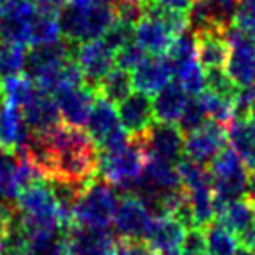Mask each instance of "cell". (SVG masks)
I'll list each match as a JSON object with an SVG mask.
<instances>
[{"instance_id":"obj_1","label":"cell","mask_w":255,"mask_h":255,"mask_svg":"<svg viewBox=\"0 0 255 255\" xmlns=\"http://www.w3.org/2000/svg\"><path fill=\"white\" fill-rule=\"evenodd\" d=\"M23 154L40 171L44 180L70 182L88 185L98 173V147L82 128L58 123L54 126L32 131Z\"/></svg>"},{"instance_id":"obj_2","label":"cell","mask_w":255,"mask_h":255,"mask_svg":"<svg viewBox=\"0 0 255 255\" xmlns=\"http://www.w3.org/2000/svg\"><path fill=\"white\" fill-rule=\"evenodd\" d=\"M60 32L70 44H84L102 39L116 21V11L110 5H95L84 0L65 4L60 11Z\"/></svg>"},{"instance_id":"obj_3","label":"cell","mask_w":255,"mask_h":255,"mask_svg":"<svg viewBox=\"0 0 255 255\" xmlns=\"http://www.w3.org/2000/svg\"><path fill=\"white\" fill-rule=\"evenodd\" d=\"M145 164V152L136 140L129 138L124 147L102 150L98 157V175L121 194H133Z\"/></svg>"},{"instance_id":"obj_4","label":"cell","mask_w":255,"mask_h":255,"mask_svg":"<svg viewBox=\"0 0 255 255\" xmlns=\"http://www.w3.org/2000/svg\"><path fill=\"white\" fill-rule=\"evenodd\" d=\"M119 205V192L105 180H91L79 196L72 212V226L109 229Z\"/></svg>"},{"instance_id":"obj_5","label":"cell","mask_w":255,"mask_h":255,"mask_svg":"<svg viewBox=\"0 0 255 255\" xmlns=\"http://www.w3.org/2000/svg\"><path fill=\"white\" fill-rule=\"evenodd\" d=\"M210 175H212L213 196L217 203V213L219 208L226 203L240 199L248 192V168L241 161L233 147H224L210 163Z\"/></svg>"},{"instance_id":"obj_6","label":"cell","mask_w":255,"mask_h":255,"mask_svg":"<svg viewBox=\"0 0 255 255\" xmlns=\"http://www.w3.org/2000/svg\"><path fill=\"white\" fill-rule=\"evenodd\" d=\"M86 128H88V135L102 150L121 149L129 142V136L121 124L116 105L100 95L96 96L95 107L89 114Z\"/></svg>"},{"instance_id":"obj_7","label":"cell","mask_w":255,"mask_h":255,"mask_svg":"<svg viewBox=\"0 0 255 255\" xmlns=\"http://www.w3.org/2000/svg\"><path fill=\"white\" fill-rule=\"evenodd\" d=\"M229 44L226 74L238 88H247L255 82V42L236 25L224 30Z\"/></svg>"},{"instance_id":"obj_8","label":"cell","mask_w":255,"mask_h":255,"mask_svg":"<svg viewBox=\"0 0 255 255\" xmlns=\"http://www.w3.org/2000/svg\"><path fill=\"white\" fill-rule=\"evenodd\" d=\"M133 140L140 143L145 157H159L173 164L184 159V133L175 124L154 123L143 135L135 136Z\"/></svg>"},{"instance_id":"obj_9","label":"cell","mask_w":255,"mask_h":255,"mask_svg":"<svg viewBox=\"0 0 255 255\" xmlns=\"http://www.w3.org/2000/svg\"><path fill=\"white\" fill-rule=\"evenodd\" d=\"M152 219V210L138 196L123 194L112 224L119 240H145Z\"/></svg>"},{"instance_id":"obj_10","label":"cell","mask_w":255,"mask_h":255,"mask_svg":"<svg viewBox=\"0 0 255 255\" xmlns=\"http://www.w3.org/2000/svg\"><path fill=\"white\" fill-rule=\"evenodd\" d=\"M65 255H117V240L109 229L68 226L63 229Z\"/></svg>"},{"instance_id":"obj_11","label":"cell","mask_w":255,"mask_h":255,"mask_svg":"<svg viewBox=\"0 0 255 255\" xmlns=\"http://www.w3.org/2000/svg\"><path fill=\"white\" fill-rule=\"evenodd\" d=\"M227 126L215 121H206L196 131L184 138V157L205 166L226 147Z\"/></svg>"},{"instance_id":"obj_12","label":"cell","mask_w":255,"mask_h":255,"mask_svg":"<svg viewBox=\"0 0 255 255\" xmlns=\"http://www.w3.org/2000/svg\"><path fill=\"white\" fill-rule=\"evenodd\" d=\"M240 0H194L189 11L192 30H226L236 21Z\"/></svg>"},{"instance_id":"obj_13","label":"cell","mask_w":255,"mask_h":255,"mask_svg":"<svg viewBox=\"0 0 255 255\" xmlns=\"http://www.w3.org/2000/svg\"><path fill=\"white\" fill-rule=\"evenodd\" d=\"M75 61L81 67L84 82L96 89L116 65V53L102 39H96L75 46Z\"/></svg>"},{"instance_id":"obj_14","label":"cell","mask_w":255,"mask_h":255,"mask_svg":"<svg viewBox=\"0 0 255 255\" xmlns=\"http://www.w3.org/2000/svg\"><path fill=\"white\" fill-rule=\"evenodd\" d=\"M35 2L30 0H9L0 11V35L5 42L30 44V30L35 16Z\"/></svg>"},{"instance_id":"obj_15","label":"cell","mask_w":255,"mask_h":255,"mask_svg":"<svg viewBox=\"0 0 255 255\" xmlns=\"http://www.w3.org/2000/svg\"><path fill=\"white\" fill-rule=\"evenodd\" d=\"M53 96L56 98L58 110H60V117L63 119V123L75 128H82L88 123L98 93L91 86L82 84L75 86V88L61 89Z\"/></svg>"},{"instance_id":"obj_16","label":"cell","mask_w":255,"mask_h":255,"mask_svg":"<svg viewBox=\"0 0 255 255\" xmlns=\"http://www.w3.org/2000/svg\"><path fill=\"white\" fill-rule=\"evenodd\" d=\"M117 112H119V119L124 131L128 133L129 138L143 135L156 121L150 96L138 91L131 93L123 103H119Z\"/></svg>"},{"instance_id":"obj_17","label":"cell","mask_w":255,"mask_h":255,"mask_svg":"<svg viewBox=\"0 0 255 255\" xmlns=\"http://www.w3.org/2000/svg\"><path fill=\"white\" fill-rule=\"evenodd\" d=\"M185 227L171 215H154L145 241L156 250L157 255H175L180 252L185 236Z\"/></svg>"},{"instance_id":"obj_18","label":"cell","mask_w":255,"mask_h":255,"mask_svg":"<svg viewBox=\"0 0 255 255\" xmlns=\"http://www.w3.org/2000/svg\"><path fill=\"white\" fill-rule=\"evenodd\" d=\"M196 60L203 70H226L229 58V44L224 30H201L194 33Z\"/></svg>"},{"instance_id":"obj_19","label":"cell","mask_w":255,"mask_h":255,"mask_svg":"<svg viewBox=\"0 0 255 255\" xmlns=\"http://www.w3.org/2000/svg\"><path fill=\"white\" fill-rule=\"evenodd\" d=\"M135 42L152 56H164L173 42L175 35L159 18L145 12L138 25L135 26Z\"/></svg>"},{"instance_id":"obj_20","label":"cell","mask_w":255,"mask_h":255,"mask_svg":"<svg viewBox=\"0 0 255 255\" xmlns=\"http://www.w3.org/2000/svg\"><path fill=\"white\" fill-rule=\"evenodd\" d=\"M133 88L138 93L152 96L170 82L171 68L164 56H145V60L131 72Z\"/></svg>"},{"instance_id":"obj_21","label":"cell","mask_w":255,"mask_h":255,"mask_svg":"<svg viewBox=\"0 0 255 255\" xmlns=\"http://www.w3.org/2000/svg\"><path fill=\"white\" fill-rule=\"evenodd\" d=\"M30 136V128L19 107L4 102L0 107V147L11 152L23 149Z\"/></svg>"},{"instance_id":"obj_22","label":"cell","mask_w":255,"mask_h":255,"mask_svg":"<svg viewBox=\"0 0 255 255\" xmlns=\"http://www.w3.org/2000/svg\"><path fill=\"white\" fill-rule=\"evenodd\" d=\"M217 219L238 236L240 243L255 227V203L250 198H240L219 208Z\"/></svg>"},{"instance_id":"obj_23","label":"cell","mask_w":255,"mask_h":255,"mask_svg":"<svg viewBox=\"0 0 255 255\" xmlns=\"http://www.w3.org/2000/svg\"><path fill=\"white\" fill-rule=\"evenodd\" d=\"M25 123L32 131H42L47 128L54 126L60 123V110H58V103L51 93L40 91L37 88L35 95L32 96L28 103L21 109Z\"/></svg>"},{"instance_id":"obj_24","label":"cell","mask_w":255,"mask_h":255,"mask_svg":"<svg viewBox=\"0 0 255 255\" xmlns=\"http://www.w3.org/2000/svg\"><path fill=\"white\" fill-rule=\"evenodd\" d=\"M189 102L187 93L184 91L178 81H170L159 93L154 95L152 109L154 117L157 123L175 124L178 123L182 112L185 110V105Z\"/></svg>"},{"instance_id":"obj_25","label":"cell","mask_w":255,"mask_h":255,"mask_svg":"<svg viewBox=\"0 0 255 255\" xmlns=\"http://www.w3.org/2000/svg\"><path fill=\"white\" fill-rule=\"evenodd\" d=\"M227 140L245 166L250 171H255V121L233 119V123L227 126Z\"/></svg>"},{"instance_id":"obj_26","label":"cell","mask_w":255,"mask_h":255,"mask_svg":"<svg viewBox=\"0 0 255 255\" xmlns=\"http://www.w3.org/2000/svg\"><path fill=\"white\" fill-rule=\"evenodd\" d=\"M133 91V77L131 72L124 70L121 67H114L96 88V93L109 100L114 105L123 103Z\"/></svg>"},{"instance_id":"obj_27","label":"cell","mask_w":255,"mask_h":255,"mask_svg":"<svg viewBox=\"0 0 255 255\" xmlns=\"http://www.w3.org/2000/svg\"><path fill=\"white\" fill-rule=\"evenodd\" d=\"M58 18H60V11H46V9L37 7L32 21V30H30L28 46H44V44H53L60 40L61 32Z\"/></svg>"},{"instance_id":"obj_28","label":"cell","mask_w":255,"mask_h":255,"mask_svg":"<svg viewBox=\"0 0 255 255\" xmlns=\"http://www.w3.org/2000/svg\"><path fill=\"white\" fill-rule=\"evenodd\" d=\"M208 255H234L240 247L238 236L224 226L220 220H213L205 229Z\"/></svg>"},{"instance_id":"obj_29","label":"cell","mask_w":255,"mask_h":255,"mask_svg":"<svg viewBox=\"0 0 255 255\" xmlns=\"http://www.w3.org/2000/svg\"><path fill=\"white\" fill-rule=\"evenodd\" d=\"M0 89H2L5 102L23 109L32 100V96L35 95L37 86L26 74H16L11 75V77H5Z\"/></svg>"},{"instance_id":"obj_30","label":"cell","mask_w":255,"mask_h":255,"mask_svg":"<svg viewBox=\"0 0 255 255\" xmlns=\"http://www.w3.org/2000/svg\"><path fill=\"white\" fill-rule=\"evenodd\" d=\"M199 102H201L203 109H205L206 116L210 121H215L224 126H229L234 119V102L227 100L224 96H219L215 93L205 89L203 93L198 95Z\"/></svg>"},{"instance_id":"obj_31","label":"cell","mask_w":255,"mask_h":255,"mask_svg":"<svg viewBox=\"0 0 255 255\" xmlns=\"http://www.w3.org/2000/svg\"><path fill=\"white\" fill-rule=\"evenodd\" d=\"M26 53L28 51L21 44H0V75L2 77H11V75L21 74L25 70Z\"/></svg>"},{"instance_id":"obj_32","label":"cell","mask_w":255,"mask_h":255,"mask_svg":"<svg viewBox=\"0 0 255 255\" xmlns=\"http://www.w3.org/2000/svg\"><path fill=\"white\" fill-rule=\"evenodd\" d=\"M175 79L184 88V91L191 96H198L199 93H203L206 89V74L201 65L198 63V60L192 61L187 67H184L180 72H177Z\"/></svg>"},{"instance_id":"obj_33","label":"cell","mask_w":255,"mask_h":255,"mask_svg":"<svg viewBox=\"0 0 255 255\" xmlns=\"http://www.w3.org/2000/svg\"><path fill=\"white\" fill-rule=\"evenodd\" d=\"M206 121L210 119L206 116L205 109H203L201 102H199L198 96H192L187 102V105H185V110L182 112L180 119H178V128H180L182 133L189 135V133L196 131L198 128H201Z\"/></svg>"},{"instance_id":"obj_34","label":"cell","mask_w":255,"mask_h":255,"mask_svg":"<svg viewBox=\"0 0 255 255\" xmlns=\"http://www.w3.org/2000/svg\"><path fill=\"white\" fill-rule=\"evenodd\" d=\"M205 74H206V89L208 91L234 102V98L238 95V86L231 81V77L226 74V70H208Z\"/></svg>"},{"instance_id":"obj_35","label":"cell","mask_w":255,"mask_h":255,"mask_svg":"<svg viewBox=\"0 0 255 255\" xmlns=\"http://www.w3.org/2000/svg\"><path fill=\"white\" fill-rule=\"evenodd\" d=\"M133 35H135V26H129V25H126V23H121L116 19V21L112 23V26L103 33L102 40L114 51V53H117L121 47L126 46L128 42H131V40L135 39Z\"/></svg>"},{"instance_id":"obj_36","label":"cell","mask_w":255,"mask_h":255,"mask_svg":"<svg viewBox=\"0 0 255 255\" xmlns=\"http://www.w3.org/2000/svg\"><path fill=\"white\" fill-rule=\"evenodd\" d=\"M145 51L135 42V39L131 42H128L126 46H123L116 53V65L128 72H133L143 60H145Z\"/></svg>"},{"instance_id":"obj_37","label":"cell","mask_w":255,"mask_h":255,"mask_svg":"<svg viewBox=\"0 0 255 255\" xmlns=\"http://www.w3.org/2000/svg\"><path fill=\"white\" fill-rule=\"evenodd\" d=\"M117 255H157L145 240H119Z\"/></svg>"},{"instance_id":"obj_38","label":"cell","mask_w":255,"mask_h":255,"mask_svg":"<svg viewBox=\"0 0 255 255\" xmlns=\"http://www.w3.org/2000/svg\"><path fill=\"white\" fill-rule=\"evenodd\" d=\"M26 255H65V247H63V231H61L60 238H56L54 241L47 245H39V247H30Z\"/></svg>"},{"instance_id":"obj_39","label":"cell","mask_w":255,"mask_h":255,"mask_svg":"<svg viewBox=\"0 0 255 255\" xmlns=\"http://www.w3.org/2000/svg\"><path fill=\"white\" fill-rule=\"evenodd\" d=\"M152 2L159 5V7L168 9V11L189 14V11H191L192 2H194V0H152Z\"/></svg>"},{"instance_id":"obj_40","label":"cell","mask_w":255,"mask_h":255,"mask_svg":"<svg viewBox=\"0 0 255 255\" xmlns=\"http://www.w3.org/2000/svg\"><path fill=\"white\" fill-rule=\"evenodd\" d=\"M240 12L255 14V0H240Z\"/></svg>"},{"instance_id":"obj_41","label":"cell","mask_w":255,"mask_h":255,"mask_svg":"<svg viewBox=\"0 0 255 255\" xmlns=\"http://www.w3.org/2000/svg\"><path fill=\"white\" fill-rule=\"evenodd\" d=\"M234 255H255V250L252 247H248V245H240Z\"/></svg>"},{"instance_id":"obj_42","label":"cell","mask_w":255,"mask_h":255,"mask_svg":"<svg viewBox=\"0 0 255 255\" xmlns=\"http://www.w3.org/2000/svg\"><path fill=\"white\" fill-rule=\"evenodd\" d=\"M248 198L255 203V171L250 177V182H248Z\"/></svg>"},{"instance_id":"obj_43","label":"cell","mask_w":255,"mask_h":255,"mask_svg":"<svg viewBox=\"0 0 255 255\" xmlns=\"http://www.w3.org/2000/svg\"><path fill=\"white\" fill-rule=\"evenodd\" d=\"M250 119L255 121V96H254V102H252V109H250Z\"/></svg>"},{"instance_id":"obj_44","label":"cell","mask_w":255,"mask_h":255,"mask_svg":"<svg viewBox=\"0 0 255 255\" xmlns=\"http://www.w3.org/2000/svg\"><path fill=\"white\" fill-rule=\"evenodd\" d=\"M128 2H135V4H147L149 0H128Z\"/></svg>"},{"instance_id":"obj_45","label":"cell","mask_w":255,"mask_h":255,"mask_svg":"<svg viewBox=\"0 0 255 255\" xmlns=\"http://www.w3.org/2000/svg\"><path fill=\"white\" fill-rule=\"evenodd\" d=\"M9 0H0V11H2V9H4V5L7 4Z\"/></svg>"},{"instance_id":"obj_46","label":"cell","mask_w":255,"mask_h":255,"mask_svg":"<svg viewBox=\"0 0 255 255\" xmlns=\"http://www.w3.org/2000/svg\"><path fill=\"white\" fill-rule=\"evenodd\" d=\"M60 4H70V2H74V0H58Z\"/></svg>"},{"instance_id":"obj_47","label":"cell","mask_w":255,"mask_h":255,"mask_svg":"<svg viewBox=\"0 0 255 255\" xmlns=\"http://www.w3.org/2000/svg\"><path fill=\"white\" fill-rule=\"evenodd\" d=\"M30 2H37V0H30Z\"/></svg>"},{"instance_id":"obj_48","label":"cell","mask_w":255,"mask_h":255,"mask_svg":"<svg viewBox=\"0 0 255 255\" xmlns=\"http://www.w3.org/2000/svg\"><path fill=\"white\" fill-rule=\"evenodd\" d=\"M0 88H2V81H0Z\"/></svg>"},{"instance_id":"obj_49","label":"cell","mask_w":255,"mask_h":255,"mask_svg":"<svg viewBox=\"0 0 255 255\" xmlns=\"http://www.w3.org/2000/svg\"><path fill=\"white\" fill-rule=\"evenodd\" d=\"M0 40H2V35H0ZM0 44H2V42H0Z\"/></svg>"}]
</instances>
